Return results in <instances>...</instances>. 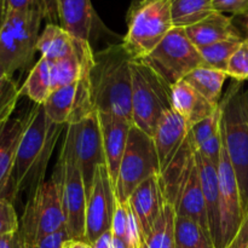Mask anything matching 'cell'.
Instances as JSON below:
<instances>
[{
  "instance_id": "1",
  "label": "cell",
  "mask_w": 248,
  "mask_h": 248,
  "mask_svg": "<svg viewBox=\"0 0 248 248\" xmlns=\"http://www.w3.org/2000/svg\"><path fill=\"white\" fill-rule=\"evenodd\" d=\"M67 126L52 123L43 104H34L28 111L12 177V200L23 191L29 195L44 182L47 164L57 140Z\"/></svg>"
},
{
  "instance_id": "2",
  "label": "cell",
  "mask_w": 248,
  "mask_h": 248,
  "mask_svg": "<svg viewBox=\"0 0 248 248\" xmlns=\"http://www.w3.org/2000/svg\"><path fill=\"white\" fill-rule=\"evenodd\" d=\"M132 58L123 44L111 45L94 55L91 70L92 97L98 113L132 120Z\"/></svg>"
},
{
  "instance_id": "3",
  "label": "cell",
  "mask_w": 248,
  "mask_h": 248,
  "mask_svg": "<svg viewBox=\"0 0 248 248\" xmlns=\"http://www.w3.org/2000/svg\"><path fill=\"white\" fill-rule=\"evenodd\" d=\"M220 135L236 176L244 216L248 213V87L244 81L229 85L219 103ZM245 218V217H244Z\"/></svg>"
},
{
  "instance_id": "4",
  "label": "cell",
  "mask_w": 248,
  "mask_h": 248,
  "mask_svg": "<svg viewBox=\"0 0 248 248\" xmlns=\"http://www.w3.org/2000/svg\"><path fill=\"white\" fill-rule=\"evenodd\" d=\"M63 177L64 160L60 156L50 178L29 195L18 229L29 248H33L41 237L65 229Z\"/></svg>"
},
{
  "instance_id": "5",
  "label": "cell",
  "mask_w": 248,
  "mask_h": 248,
  "mask_svg": "<svg viewBox=\"0 0 248 248\" xmlns=\"http://www.w3.org/2000/svg\"><path fill=\"white\" fill-rule=\"evenodd\" d=\"M123 46L132 60H143L174 28L170 0H136L128 12Z\"/></svg>"
},
{
  "instance_id": "6",
  "label": "cell",
  "mask_w": 248,
  "mask_h": 248,
  "mask_svg": "<svg viewBox=\"0 0 248 248\" xmlns=\"http://www.w3.org/2000/svg\"><path fill=\"white\" fill-rule=\"evenodd\" d=\"M132 120L149 136H154L160 119L172 107V86L140 60H132Z\"/></svg>"
},
{
  "instance_id": "7",
  "label": "cell",
  "mask_w": 248,
  "mask_h": 248,
  "mask_svg": "<svg viewBox=\"0 0 248 248\" xmlns=\"http://www.w3.org/2000/svg\"><path fill=\"white\" fill-rule=\"evenodd\" d=\"M40 10L12 12L0 27V65L14 77L26 70L33 61L43 21Z\"/></svg>"
},
{
  "instance_id": "8",
  "label": "cell",
  "mask_w": 248,
  "mask_h": 248,
  "mask_svg": "<svg viewBox=\"0 0 248 248\" xmlns=\"http://www.w3.org/2000/svg\"><path fill=\"white\" fill-rule=\"evenodd\" d=\"M154 174H160L154 140L140 127L132 125L114 186L116 198L121 202L128 201L135 189Z\"/></svg>"
},
{
  "instance_id": "9",
  "label": "cell",
  "mask_w": 248,
  "mask_h": 248,
  "mask_svg": "<svg viewBox=\"0 0 248 248\" xmlns=\"http://www.w3.org/2000/svg\"><path fill=\"white\" fill-rule=\"evenodd\" d=\"M143 63L173 86L194 69L205 65L199 48L189 40L184 28L174 27Z\"/></svg>"
},
{
  "instance_id": "10",
  "label": "cell",
  "mask_w": 248,
  "mask_h": 248,
  "mask_svg": "<svg viewBox=\"0 0 248 248\" xmlns=\"http://www.w3.org/2000/svg\"><path fill=\"white\" fill-rule=\"evenodd\" d=\"M62 150L73 159L81 172L86 193L92 188L94 174L101 165H106L98 113L90 114L78 123L67 126Z\"/></svg>"
},
{
  "instance_id": "11",
  "label": "cell",
  "mask_w": 248,
  "mask_h": 248,
  "mask_svg": "<svg viewBox=\"0 0 248 248\" xmlns=\"http://www.w3.org/2000/svg\"><path fill=\"white\" fill-rule=\"evenodd\" d=\"M218 174H219V207H218V225L213 236V244L216 248H229L239 232L245 216L236 176L224 147L218 165Z\"/></svg>"
},
{
  "instance_id": "12",
  "label": "cell",
  "mask_w": 248,
  "mask_h": 248,
  "mask_svg": "<svg viewBox=\"0 0 248 248\" xmlns=\"http://www.w3.org/2000/svg\"><path fill=\"white\" fill-rule=\"evenodd\" d=\"M43 106L47 118L63 126L78 123L97 111L92 97L91 72L68 86L53 90Z\"/></svg>"
},
{
  "instance_id": "13",
  "label": "cell",
  "mask_w": 248,
  "mask_h": 248,
  "mask_svg": "<svg viewBox=\"0 0 248 248\" xmlns=\"http://www.w3.org/2000/svg\"><path fill=\"white\" fill-rule=\"evenodd\" d=\"M60 156L64 160L63 210L65 216V230L72 240L86 241V186L81 172L72 157L68 156L62 149Z\"/></svg>"
},
{
  "instance_id": "14",
  "label": "cell",
  "mask_w": 248,
  "mask_h": 248,
  "mask_svg": "<svg viewBox=\"0 0 248 248\" xmlns=\"http://www.w3.org/2000/svg\"><path fill=\"white\" fill-rule=\"evenodd\" d=\"M115 190L106 165H101L94 174L92 188L87 195L86 241L94 244L102 235L110 232Z\"/></svg>"
},
{
  "instance_id": "15",
  "label": "cell",
  "mask_w": 248,
  "mask_h": 248,
  "mask_svg": "<svg viewBox=\"0 0 248 248\" xmlns=\"http://www.w3.org/2000/svg\"><path fill=\"white\" fill-rule=\"evenodd\" d=\"M166 203L160 174H154L145 179L131 194L128 205L140 222L144 240L156 224Z\"/></svg>"
},
{
  "instance_id": "16",
  "label": "cell",
  "mask_w": 248,
  "mask_h": 248,
  "mask_svg": "<svg viewBox=\"0 0 248 248\" xmlns=\"http://www.w3.org/2000/svg\"><path fill=\"white\" fill-rule=\"evenodd\" d=\"M28 113L0 125V199L12 200V177L17 149L27 125Z\"/></svg>"
},
{
  "instance_id": "17",
  "label": "cell",
  "mask_w": 248,
  "mask_h": 248,
  "mask_svg": "<svg viewBox=\"0 0 248 248\" xmlns=\"http://www.w3.org/2000/svg\"><path fill=\"white\" fill-rule=\"evenodd\" d=\"M98 118L103 150L106 155V166L108 169L113 186H115L121 160L127 144L128 133L133 124L108 113H98Z\"/></svg>"
},
{
  "instance_id": "18",
  "label": "cell",
  "mask_w": 248,
  "mask_h": 248,
  "mask_svg": "<svg viewBox=\"0 0 248 248\" xmlns=\"http://www.w3.org/2000/svg\"><path fill=\"white\" fill-rule=\"evenodd\" d=\"M188 124L174 109L166 111L160 119L153 136L159 157L160 173L173 160L174 155L181 149L182 144L188 137Z\"/></svg>"
},
{
  "instance_id": "19",
  "label": "cell",
  "mask_w": 248,
  "mask_h": 248,
  "mask_svg": "<svg viewBox=\"0 0 248 248\" xmlns=\"http://www.w3.org/2000/svg\"><path fill=\"white\" fill-rule=\"evenodd\" d=\"M195 150V147L191 143L188 133V137L182 144L181 149L174 155L173 160L160 173V181L164 189L165 198H166L167 203L173 207L178 202L186 181L194 167L196 166Z\"/></svg>"
},
{
  "instance_id": "20",
  "label": "cell",
  "mask_w": 248,
  "mask_h": 248,
  "mask_svg": "<svg viewBox=\"0 0 248 248\" xmlns=\"http://www.w3.org/2000/svg\"><path fill=\"white\" fill-rule=\"evenodd\" d=\"M184 29L189 40L198 48L230 39H242L232 22V17L219 12H213L202 21Z\"/></svg>"
},
{
  "instance_id": "21",
  "label": "cell",
  "mask_w": 248,
  "mask_h": 248,
  "mask_svg": "<svg viewBox=\"0 0 248 248\" xmlns=\"http://www.w3.org/2000/svg\"><path fill=\"white\" fill-rule=\"evenodd\" d=\"M60 26L72 35L90 40L98 22L91 0H57Z\"/></svg>"
},
{
  "instance_id": "22",
  "label": "cell",
  "mask_w": 248,
  "mask_h": 248,
  "mask_svg": "<svg viewBox=\"0 0 248 248\" xmlns=\"http://www.w3.org/2000/svg\"><path fill=\"white\" fill-rule=\"evenodd\" d=\"M172 107L183 116L190 128L202 119L212 115L219 106L215 107L186 80H181L172 86Z\"/></svg>"
},
{
  "instance_id": "23",
  "label": "cell",
  "mask_w": 248,
  "mask_h": 248,
  "mask_svg": "<svg viewBox=\"0 0 248 248\" xmlns=\"http://www.w3.org/2000/svg\"><path fill=\"white\" fill-rule=\"evenodd\" d=\"M81 40L72 35L60 24L47 23L39 36L36 50L41 57L50 62H56L72 56L78 50Z\"/></svg>"
},
{
  "instance_id": "24",
  "label": "cell",
  "mask_w": 248,
  "mask_h": 248,
  "mask_svg": "<svg viewBox=\"0 0 248 248\" xmlns=\"http://www.w3.org/2000/svg\"><path fill=\"white\" fill-rule=\"evenodd\" d=\"M174 210H176L177 216L193 218L210 230L207 208H206L205 196H203L202 186H201L198 165L191 171L186 186L179 196L178 202L174 206Z\"/></svg>"
},
{
  "instance_id": "25",
  "label": "cell",
  "mask_w": 248,
  "mask_h": 248,
  "mask_svg": "<svg viewBox=\"0 0 248 248\" xmlns=\"http://www.w3.org/2000/svg\"><path fill=\"white\" fill-rule=\"evenodd\" d=\"M196 165L200 174L201 186L205 196L206 208H207L208 224H210L211 236H215L218 225V207H219V174L218 165L201 156L195 150Z\"/></svg>"
},
{
  "instance_id": "26",
  "label": "cell",
  "mask_w": 248,
  "mask_h": 248,
  "mask_svg": "<svg viewBox=\"0 0 248 248\" xmlns=\"http://www.w3.org/2000/svg\"><path fill=\"white\" fill-rule=\"evenodd\" d=\"M227 78L229 77L225 72L202 65L189 73L183 80L202 94L210 103L218 107L222 99L223 86Z\"/></svg>"
},
{
  "instance_id": "27",
  "label": "cell",
  "mask_w": 248,
  "mask_h": 248,
  "mask_svg": "<svg viewBox=\"0 0 248 248\" xmlns=\"http://www.w3.org/2000/svg\"><path fill=\"white\" fill-rule=\"evenodd\" d=\"M174 248H216L207 228L183 216L174 219Z\"/></svg>"
},
{
  "instance_id": "28",
  "label": "cell",
  "mask_w": 248,
  "mask_h": 248,
  "mask_svg": "<svg viewBox=\"0 0 248 248\" xmlns=\"http://www.w3.org/2000/svg\"><path fill=\"white\" fill-rule=\"evenodd\" d=\"M51 92V62L40 57L22 85L21 94L28 97L34 104H44Z\"/></svg>"
},
{
  "instance_id": "29",
  "label": "cell",
  "mask_w": 248,
  "mask_h": 248,
  "mask_svg": "<svg viewBox=\"0 0 248 248\" xmlns=\"http://www.w3.org/2000/svg\"><path fill=\"white\" fill-rule=\"evenodd\" d=\"M173 26L186 28L215 12L212 0H170Z\"/></svg>"
},
{
  "instance_id": "30",
  "label": "cell",
  "mask_w": 248,
  "mask_h": 248,
  "mask_svg": "<svg viewBox=\"0 0 248 248\" xmlns=\"http://www.w3.org/2000/svg\"><path fill=\"white\" fill-rule=\"evenodd\" d=\"M174 219L176 210L166 203L156 224L140 248H174Z\"/></svg>"
},
{
  "instance_id": "31",
  "label": "cell",
  "mask_w": 248,
  "mask_h": 248,
  "mask_svg": "<svg viewBox=\"0 0 248 248\" xmlns=\"http://www.w3.org/2000/svg\"><path fill=\"white\" fill-rule=\"evenodd\" d=\"M242 41H244L242 39H230L201 47L199 48V51L201 57L203 58L206 67L227 73L230 58L239 48Z\"/></svg>"
},
{
  "instance_id": "32",
  "label": "cell",
  "mask_w": 248,
  "mask_h": 248,
  "mask_svg": "<svg viewBox=\"0 0 248 248\" xmlns=\"http://www.w3.org/2000/svg\"><path fill=\"white\" fill-rule=\"evenodd\" d=\"M21 96V89L12 75L0 65V125L12 118L11 115Z\"/></svg>"
},
{
  "instance_id": "33",
  "label": "cell",
  "mask_w": 248,
  "mask_h": 248,
  "mask_svg": "<svg viewBox=\"0 0 248 248\" xmlns=\"http://www.w3.org/2000/svg\"><path fill=\"white\" fill-rule=\"evenodd\" d=\"M220 131V108L218 107L217 110L212 115L202 119L196 123L195 125L189 128V138L191 143L198 149L203 142L210 140Z\"/></svg>"
},
{
  "instance_id": "34",
  "label": "cell",
  "mask_w": 248,
  "mask_h": 248,
  "mask_svg": "<svg viewBox=\"0 0 248 248\" xmlns=\"http://www.w3.org/2000/svg\"><path fill=\"white\" fill-rule=\"evenodd\" d=\"M228 77L236 81H248V41L244 40L232 56L227 69Z\"/></svg>"
},
{
  "instance_id": "35",
  "label": "cell",
  "mask_w": 248,
  "mask_h": 248,
  "mask_svg": "<svg viewBox=\"0 0 248 248\" xmlns=\"http://www.w3.org/2000/svg\"><path fill=\"white\" fill-rule=\"evenodd\" d=\"M127 228H128L127 201H126V202H121L115 195V203H114V213H113V220H111L110 232L114 237H118V239L124 240V241L127 244Z\"/></svg>"
},
{
  "instance_id": "36",
  "label": "cell",
  "mask_w": 248,
  "mask_h": 248,
  "mask_svg": "<svg viewBox=\"0 0 248 248\" xmlns=\"http://www.w3.org/2000/svg\"><path fill=\"white\" fill-rule=\"evenodd\" d=\"M19 219L14 203L6 199H0V236L18 232Z\"/></svg>"
},
{
  "instance_id": "37",
  "label": "cell",
  "mask_w": 248,
  "mask_h": 248,
  "mask_svg": "<svg viewBox=\"0 0 248 248\" xmlns=\"http://www.w3.org/2000/svg\"><path fill=\"white\" fill-rule=\"evenodd\" d=\"M222 150H223V140H222V135H220V131H219L217 135H215L213 137H211L210 140L203 142L202 144L196 149V152H198L201 156L210 160V161L213 162L215 165H219L220 156H222Z\"/></svg>"
},
{
  "instance_id": "38",
  "label": "cell",
  "mask_w": 248,
  "mask_h": 248,
  "mask_svg": "<svg viewBox=\"0 0 248 248\" xmlns=\"http://www.w3.org/2000/svg\"><path fill=\"white\" fill-rule=\"evenodd\" d=\"M215 12L219 14H232V16H239L248 10V0H212Z\"/></svg>"
},
{
  "instance_id": "39",
  "label": "cell",
  "mask_w": 248,
  "mask_h": 248,
  "mask_svg": "<svg viewBox=\"0 0 248 248\" xmlns=\"http://www.w3.org/2000/svg\"><path fill=\"white\" fill-rule=\"evenodd\" d=\"M69 235H68L67 230L62 229L60 232H56L53 234L46 235V236L41 237L33 248H64L65 242L69 240Z\"/></svg>"
},
{
  "instance_id": "40",
  "label": "cell",
  "mask_w": 248,
  "mask_h": 248,
  "mask_svg": "<svg viewBox=\"0 0 248 248\" xmlns=\"http://www.w3.org/2000/svg\"><path fill=\"white\" fill-rule=\"evenodd\" d=\"M36 4L43 15V18L48 23L57 24V22H60L57 0H36Z\"/></svg>"
},
{
  "instance_id": "41",
  "label": "cell",
  "mask_w": 248,
  "mask_h": 248,
  "mask_svg": "<svg viewBox=\"0 0 248 248\" xmlns=\"http://www.w3.org/2000/svg\"><path fill=\"white\" fill-rule=\"evenodd\" d=\"M0 248H29L22 237L21 232H16L12 234L0 236Z\"/></svg>"
},
{
  "instance_id": "42",
  "label": "cell",
  "mask_w": 248,
  "mask_h": 248,
  "mask_svg": "<svg viewBox=\"0 0 248 248\" xmlns=\"http://www.w3.org/2000/svg\"><path fill=\"white\" fill-rule=\"evenodd\" d=\"M229 248H248V213L245 216L239 232Z\"/></svg>"
},
{
  "instance_id": "43",
  "label": "cell",
  "mask_w": 248,
  "mask_h": 248,
  "mask_svg": "<svg viewBox=\"0 0 248 248\" xmlns=\"http://www.w3.org/2000/svg\"><path fill=\"white\" fill-rule=\"evenodd\" d=\"M232 22L241 34V38L248 41V10L242 15L232 17Z\"/></svg>"
},
{
  "instance_id": "44",
  "label": "cell",
  "mask_w": 248,
  "mask_h": 248,
  "mask_svg": "<svg viewBox=\"0 0 248 248\" xmlns=\"http://www.w3.org/2000/svg\"><path fill=\"white\" fill-rule=\"evenodd\" d=\"M111 232H108L102 235L94 244H92V248H111Z\"/></svg>"
},
{
  "instance_id": "45",
  "label": "cell",
  "mask_w": 248,
  "mask_h": 248,
  "mask_svg": "<svg viewBox=\"0 0 248 248\" xmlns=\"http://www.w3.org/2000/svg\"><path fill=\"white\" fill-rule=\"evenodd\" d=\"M64 248H92V246L86 241H78V240L69 239L65 242Z\"/></svg>"
},
{
  "instance_id": "46",
  "label": "cell",
  "mask_w": 248,
  "mask_h": 248,
  "mask_svg": "<svg viewBox=\"0 0 248 248\" xmlns=\"http://www.w3.org/2000/svg\"><path fill=\"white\" fill-rule=\"evenodd\" d=\"M113 236V235H111ZM111 248H130L124 240L118 239V237H111Z\"/></svg>"
}]
</instances>
